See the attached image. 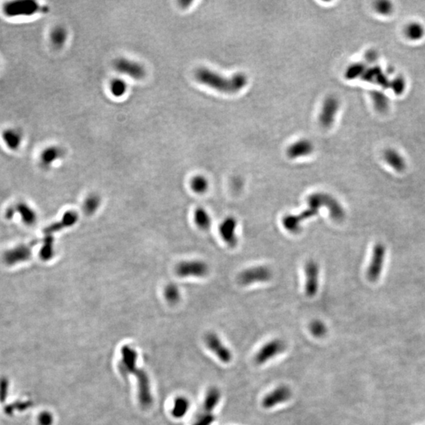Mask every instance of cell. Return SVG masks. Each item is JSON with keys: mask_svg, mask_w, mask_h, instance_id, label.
<instances>
[{"mask_svg": "<svg viewBox=\"0 0 425 425\" xmlns=\"http://www.w3.org/2000/svg\"><path fill=\"white\" fill-rule=\"evenodd\" d=\"M291 396H292V391L288 387L279 386L265 395L262 400V405L265 409H270L276 405L288 401Z\"/></svg>", "mask_w": 425, "mask_h": 425, "instance_id": "cell-14", "label": "cell"}, {"mask_svg": "<svg viewBox=\"0 0 425 425\" xmlns=\"http://www.w3.org/2000/svg\"><path fill=\"white\" fill-rule=\"evenodd\" d=\"M114 68L120 73L132 77L134 79L141 80L146 74V71L143 65L136 62L128 59H118L114 62Z\"/></svg>", "mask_w": 425, "mask_h": 425, "instance_id": "cell-12", "label": "cell"}, {"mask_svg": "<svg viewBox=\"0 0 425 425\" xmlns=\"http://www.w3.org/2000/svg\"><path fill=\"white\" fill-rule=\"evenodd\" d=\"M41 257L42 260H50L55 255V245L54 239L51 235H47L45 238L44 242L41 249Z\"/></svg>", "mask_w": 425, "mask_h": 425, "instance_id": "cell-30", "label": "cell"}, {"mask_svg": "<svg viewBox=\"0 0 425 425\" xmlns=\"http://www.w3.org/2000/svg\"><path fill=\"white\" fill-rule=\"evenodd\" d=\"M63 155V150L58 147H48L42 150L40 157L41 164L45 168H48Z\"/></svg>", "mask_w": 425, "mask_h": 425, "instance_id": "cell-19", "label": "cell"}, {"mask_svg": "<svg viewBox=\"0 0 425 425\" xmlns=\"http://www.w3.org/2000/svg\"><path fill=\"white\" fill-rule=\"evenodd\" d=\"M190 185L191 189L194 192L203 194L208 190V180L203 175H197L191 180Z\"/></svg>", "mask_w": 425, "mask_h": 425, "instance_id": "cell-28", "label": "cell"}, {"mask_svg": "<svg viewBox=\"0 0 425 425\" xmlns=\"http://www.w3.org/2000/svg\"><path fill=\"white\" fill-rule=\"evenodd\" d=\"M220 399H221L220 391L216 387H211L206 394L202 409L209 413H212L213 409L218 405Z\"/></svg>", "mask_w": 425, "mask_h": 425, "instance_id": "cell-21", "label": "cell"}, {"mask_svg": "<svg viewBox=\"0 0 425 425\" xmlns=\"http://www.w3.org/2000/svg\"><path fill=\"white\" fill-rule=\"evenodd\" d=\"M127 90V85L125 81L121 79H114L110 84V91L116 97H121L126 93Z\"/></svg>", "mask_w": 425, "mask_h": 425, "instance_id": "cell-36", "label": "cell"}, {"mask_svg": "<svg viewBox=\"0 0 425 425\" xmlns=\"http://www.w3.org/2000/svg\"><path fill=\"white\" fill-rule=\"evenodd\" d=\"M101 202V198L97 194H89L84 201V212L87 215L94 214L99 210Z\"/></svg>", "mask_w": 425, "mask_h": 425, "instance_id": "cell-25", "label": "cell"}, {"mask_svg": "<svg viewBox=\"0 0 425 425\" xmlns=\"http://www.w3.org/2000/svg\"><path fill=\"white\" fill-rule=\"evenodd\" d=\"M285 349V344L281 340H274L265 343L257 351L255 356V361L257 364H264L268 361L281 354Z\"/></svg>", "mask_w": 425, "mask_h": 425, "instance_id": "cell-10", "label": "cell"}, {"mask_svg": "<svg viewBox=\"0 0 425 425\" xmlns=\"http://www.w3.org/2000/svg\"><path fill=\"white\" fill-rule=\"evenodd\" d=\"M366 68L365 65L361 63H357L352 64L346 69L345 73V77L347 80H354L357 77H362L363 73H364Z\"/></svg>", "mask_w": 425, "mask_h": 425, "instance_id": "cell-32", "label": "cell"}, {"mask_svg": "<svg viewBox=\"0 0 425 425\" xmlns=\"http://www.w3.org/2000/svg\"><path fill=\"white\" fill-rule=\"evenodd\" d=\"M375 9L381 15L387 16L392 13L394 7L392 3L389 1H379L375 3Z\"/></svg>", "mask_w": 425, "mask_h": 425, "instance_id": "cell-37", "label": "cell"}, {"mask_svg": "<svg viewBox=\"0 0 425 425\" xmlns=\"http://www.w3.org/2000/svg\"><path fill=\"white\" fill-rule=\"evenodd\" d=\"M383 159L388 166L397 172H403L406 167V163L403 156L394 149H387L383 153Z\"/></svg>", "mask_w": 425, "mask_h": 425, "instance_id": "cell-18", "label": "cell"}, {"mask_svg": "<svg viewBox=\"0 0 425 425\" xmlns=\"http://www.w3.org/2000/svg\"><path fill=\"white\" fill-rule=\"evenodd\" d=\"M189 401L184 397H178L175 399L172 408V415L175 418H182L188 413L189 409Z\"/></svg>", "mask_w": 425, "mask_h": 425, "instance_id": "cell-26", "label": "cell"}, {"mask_svg": "<svg viewBox=\"0 0 425 425\" xmlns=\"http://www.w3.org/2000/svg\"><path fill=\"white\" fill-rule=\"evenodd\" d=\"M273 277L271 269L267 266L260 265L249 268L241 272L238 275L237 280L239 284L248 286L255 283H263L269 281Z\"/></svg>", "mask_w": 425, "mask_h": 425, "instance_id": "cell-5", "label": "cell"}, {"mask_svg": "<svg viewBox=\"0 0 425 425\" xmlns=\"http://www.w3.org/2000/svg\"><path fill=\"white\" fill-rule=\"evenodd\" d=\"M237 221L236 219L232 216L227 217L223 220L221 225L219 226V233L221 235L223 240L229 246L234 247L237 245L238 239H237L236 231Z\"/></svg>", "mask_w": 425, "mask_h": 425, "instance_id": "cell-13", "label": "cell"}, {"mask_svg": "<svg viewBox=\"0 0 425 425\" xmlns=\"http://www.w3.org/2000/svg\"><path fill=\"white\" fill-rule=\"evenodd\" d=\"M406 38L412 41H420L425 35V28L423 24L418 22H410L407 24L404 29Z\"/></svg>", "mask_w": 425, "mask_h": 425, "instance_id": "cell-23", "label": "cell"}, {"mask_svg": "<svg viewBox=\"0 0 425 425\" xmlns=\"http://www.w3.org/2000/svg\"><path fill=\"white\" fill-rule=\"evenodd\" d=\"M310 331L313 336L317 338H321L327 333V328L321 320H315L310 323Z\"/></svg>", "mask_w": 425, "mask_h": 425, "instance_id": "cell-35", "label": "cell"}, {"mask_svg": "<svg viewBox=\"0 0 425 425\" xmlns=\"http://www.w3.org/2000/svg\"><path fill=\"white\" fill-rule=\"evenodd\" d=\"M19 212L22 217L24 222L27 225H33L37 220V214L33 210L25 204H21L18 207Z\"/></svg>", "mask_w": 425, "mask_h": 425, "instance_id": "cell-33", "label": "cell"}, {"mask_svg": "<svg viewBox=\"0 0 425 425\" xmlns=\"http://www.w3.org/2000/svg\"><path fill=\"white\" fill-rule=\"evenodd\" d=\"M308 207L298 214H288L283 218V225L286 230L292 233L300 231L302 224L318 215L320 209L325 207L330 217L335 221H342L346 217V212L342 205L331 194L315 192L307 198Z\"/></svg>", "mask_w": 425, "mask_h": 425, "instance_id": "cell-1", "label": "cell"}, {"mask_svg": "<svg viewBox=\"0 0 425 425\" xmlns=\"http://www.w3.org/2000/svg\"><path fill=\"white\" fill-rule=\"evenodd\" d=\"M371 95L375 107L377 108L380 112L386 111L389 106L388 98L384 94L379 91H373Z\"/></svg>", "mask_w": 425, "mask_h": 425, "instance_id": "cell-31", "label": "cell"}, {"mask_svg": "<svg viewBox=\"0 0 425 425\" xmlns=\"http://www.w3.org/2000/svg\"><path fill=\"white\" fill-rule=\"evenodd\" d=\"M304 271L306 275L305 292L309 297H314L318 293L319 288L320 266L315 260H309L305 264Z\"/></svg>", "mask_w": 425, "mask_h": 425, "instance_id": "cell-8", "label": "cell"}, {"mask_svg": "<svg viewBox=\"0 0 425 425\" xmlns=\"http://www.w3.org/2000/svg\"><path fill=\"white\" fill-rule=\"evenodd\" d=\"M214 421L215 417L212 413H209L201 409L191 425H211Z\"/></svg>", "mask_w": 425, "mask_h": 425, "instance_id": "cell-34", "label": "cell"}, {"mask_svg": "<svg viewBox=\"0 0 425 425\" xmlns=\"http://www.w3.org/2000/svg\"><path fill=\"white\" fill-rule=\"evenodd\" d=\"M180 291L178 286L174 283H170L164 289V297L166 301L170 304L177 303L180 299Z\"/></svg>", "mask_w": 425, "mask_h": 425, "instance_id": "cell-29", "label": "cell"}, {"mask_svg": "<svg viewBox=\"0 0 425 425\" xmlns=\"http://www.w3.org/2000/svg\"><path fill=\"white\" fill-rule=\"evenodd\" d=\"M194 222L199 229L207 230L211 228V218L204 208L198 207L194 212Z\"/></svg>", "mask_w": 425, "mask_h": 425, "instance_id": "cell-24", "label": "cell"}, {"mask_svg": "<svg viewBox=\"0 0 425 425\" xmlns=\"http://www.w3.org/2000/svg\"><path fill=\"white\" fill-rule=\"evenodd\" d=\"M2 140L9 150L16 151L22 145V133L16 128H9L2 132Z\"/></svg>", "mask_w": 425, "mask_h": 425, "instance_id": "cell-15", "label": "cell"}, {"mask_svg": "<svg viewBox=\"0 0 425 425\" xmlns=\"http://www.w3.org/2000/svg\"><path fill=\"white\" fill-rule=\"evenodd\" d=\"M205 342L207 343V347L213 354H216L222 362L229 363L233 359L231 351L223 344L221 339L219 338L217 334L210 332L206 336Z\"/></svg>", "mask_w": 425, "mask_h": 425, "instance_id": "cell-11", "label": "cell"}, {"mask_svg": "<svg viewBox=\"0 0 425 425\" xmlns=\"http://www.w3.org/2000/svg\"><path fill=\"white\" fill-rule=\"evenodd\" d=\"M361 78H363L364 81L373 82L377 85H381L382 87H386L388 84V81L386 79L384 74L378 67L365 69Z\"/></svg>", "mask_w": 425, "mask_h": 425, "instance_id": "cell-22", "label": "cell"}, {"mask_svg": "<svg viewBox=\"0 0 425 425\" xmlns=\"http://www.w3.org/2000/svg\"><path fill=\"white\" fill-rule=\"evenodd\" d=\"M365 59H366L368 63H373V62L376 61L377 59H378V55H377V52L375 51H368V52L366 53V55H365Z\"/></svg>", "mask_w": 425, "mask_h": 425, "instance_id": "cell-39", "label": "cell"}, {"mask_svg": "<svg viewBox=\"0 0 425 425\" xmlns=\"http://www.w3.org/2000/svg\"><path fill=\"white\" fill-rule=\"evenodd\" d=\"M79 219V216L75 211H67L64 213L61 221L53 224L51 226L47 227L45 233L47 234H51L53 233L61 231L63 229L70 228L77 224Z\"/></svg>", "mask_w": 425, "mask_h": 425, "instance_id": "cell-17", "label": "cell"}, {"mask_svg": "<svg viewBox=\"0 0 425 425\" xmlns=\"http://www.w3.org/2000/svg\"><path fill=\"white\" fill-rule=\"evenodd\" d=\"M40 6L37 2L32 0H19L6 2L3 6V14L7 18H23L30 17L37 14Z\"/></svg>", "mask_w": 425, "mask_h": 425, "instance_id": "cell-4", "label": "cell"}, {"mask_svg": "<svg viewBox=\"0 0 425 425\" xmlns=\"http://www.w3.org/2000/svg\"><path fill=\"white\" fill-rule=\"evenodd\" d=\"M30 255L31 251L28 247L21 246L12 251H8L5 255V260L8 264H14L28 259Z\"/></svg>", "mask_w": 425, "mask_h": 425, "instance_id": "cell-20", "label": "cell"}, {"mask_svg": "<svg viewBox=\"0 0 425 425\" xmlns=\"http://www.w3.org/2000/svg\"><path fill=\"white\" fill-rule=\"evenodd\" d=\"M314 151V146L308 140H301L292 144L287 150V154L292 159L310 155Z\"/></svg>", "mask_w": 425, "mask_h": 425, "instance_id": "cell-16", "label": "cell"}, {"mask_svg": "<svg viewBox=\"0 0 425 425\" xmlns=\"http://www.w3.org/2000/svg\"><path fill=\"white\" fill-rule=\"evenodd\" d=\"M137 358V352L132 346L128 345L122 346L118 369L125 377H127L128 375L136 377L139 402L144 409H148L151 406L153 403L150 379L144 369L138 368Z\"/></svg>", "mask_w": 425, "mask_h": 425, "instance_id": "cell-2", "label": "cell"}, {"mask_svg": "<svg viewBox=\"0 0 425 425\" xmlns=\"http://www.w3.org/2000/svg\"><path fill=\"white\" fill-rule=\"evenodd\" d=\"M405 81L402 77H397L391 84V88L396 94L403 93V91L405 90Z\"/></svg>", "mask_w": 425, "mask_h": 425, "instance_id": "cell-38", "label": "cell"}, {"mask_svg": "<svg viewBox=\"0 0 425 425\" xmlns=\"http://www.w3.org/2000/svg\"><path fill=\"white\" fill-rule=\"evenodd\" d=\"M51 42L54 47L61 48L67 40V31L63 26L55 27L50 35Z\"/></svg>", "mask_w": 425, "mask_h": 425, "instance_id": "cell-27", "label": "cell"}, {"mask_svg": "<svg viewBox=\"0 0 425 425\" xmlns=\"http://www.w3.org/2000/svg\"><path fill=\"white\" fill-rule=\"evenodd\" d=\"M339 108L340 102L334 96H329L324 100L319 116V122L321 126L328 128L333 125Z\"/></svg>", "mask_w": 425, "mask_h": 425, "instance_id": "cell-9", "label": "cell"}, {"mask_svg": "<svg viewBox=\"0 0 425 425\" xmlns=\"http://www.w3.org/2000/svg\"><path fill=\"white\" fill-rule=\"evenodd\" d=\"M386 256L384 244L377 243L373 247L370 263L366 271L367 279L370 282H376L382 274Z\"/></svg>", "mask_w": 425, "mask_h": 425, "instance_id": "cell-6", "label": "cell"}, {"mask_svg": "<svg viewBox=\"0 0 425 425\" xmlns=\"http://www.w3.org/2000/svg\"><path fill=\"white\" fill-rule=\"evenodd\" d=\"M51 421H52V419L49 414H45L41 417V422L43 425H50L51 424Z\"/></svg>", "mask_w": 425, "mask_h": 425, "instance_id": "cell-40", "label": "cell"}, {"mask_svg": "<svg viewBox=\"0 0 425 425\" xmlns=\"http://www.w3.org/2000/svg\"><path fill=\"white\" fill-rule=\"evenodd\" d=\"M209 271V265L201 260L182 261L176 267V274L182 278L204 277Z\"/></svg>", "mask_w": 425, "mask_h": 425, "instance_id": "cell-7", "label": "cell"}, {"mask_svg": "<svg viewBox=\"0 0 425 425\" xmlns=\"http://www.w3.org/2000/svg\"><path fill=\"white\" fill-rule=\"evenodd\" d=\"M195 77L201 84L223 93H236L247 85V76L243 73H236L231 78H227L207 68L197 69Z\"/></svg>", "mask_w": 425, "mask_h": 425, "instance_id": "cell-3", "label": "cell"}]
</instances>
